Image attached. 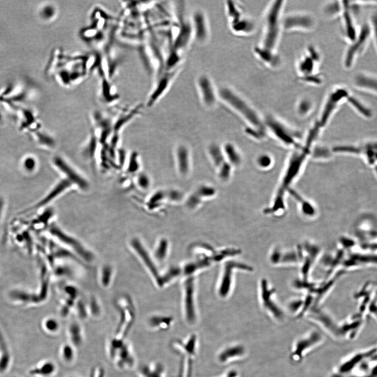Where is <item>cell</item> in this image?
I'll list each match as a JSON object with an SVG mask.
<instances>
[{
    "instance_id": "1",
    "label": "cell",
    "mask_w": 377,
    "mask_h": 377,
    "mask_svg": "<svg viewBox=\"0 0 377 377\" xmlns=\"http://www.w3.org/2000/svg\"><path fill=\"white\" fill-rule=\"evenodd\" d=\"M30 84H10L0 93V103L12 110L27 104L36 92L35 88Z\"/></svg>"
},
{
    "instance_id": "2",
    "label": "cell",
    "mask_w": 377,
    "mask_h": 377,
    "mask_svg": "<svg viewBox=\"0 0 377 377\" xmlns=\"http://www.w3.org/2000/svg\"><path fill=\"white\" fill-rule=\"evenodd\" d=\"M108 354L115 367L120 371H128L134 367L135 357L127 340L118 341L112 338L109 344Z\"/></svg>"
},
{
    "instance_id": "3",
    "label": "cell",
    "mask_w": 377,
    "mask_h": 377,
    "mask_svg": "<svg viewBox=\"0 0 377 377\" xmlns=\"http://www.w3.org/2000/svg\"><path fill=\"white\" fill-rule=\"evenodd\" d=\"M218 92L219 98L224 103L239 112L257 128H263L261 122L255 112L234 90L227 87H222L218 89Z\"/></svg>"
},
{
    "instance_id": "4",
    "label": "cell",
    "mask_w": 377,
    "mask_h": 377,
    "mask_svg": "<svg viewBox=\"0 0 377 377\" xmlns=\"http://www.w3.org/2000/svg\"><path fill=\"white\" fill-rule=\"evenodd\" d=\"M282 6L283 2H276L268 13L264 49L260 50L262 53L271 55V51L274 47L279 33V16Z\"/></svg>"
},
{
    "instance_id": "5",
    "label": "cell",
    "mask_w": 377,
    "mask_h": 377,
    "mask_svg": "<svg viewBox=\"0 0 377 377\" xmlns=\"http://www.w3.org/2000/svg\"><path fill=\"white\" fill-rule=\"evenodd\" d=\"M119 312V320L113 339L118 341H124L132 328L135 320V311L129 301L122 298L116 304Z\"/></svg>"
},
{
    "instance_id": "6",
    "label": "cell",
    "mask_w": 377,
    "mask_h": 377,
    "mask_svg": "<svg viewBox=\"0 0 377 377\" xmlns=\"http://www.w3.org/2000/svg\"><path fill=\"white\" fill-rule=\"evenodd\" d=\"M308 150H304L303 153H297L295 154L292 158L289 165L288 168L285 174L282 186L276 194L273 207L272 209L276 211L279 208L284 206V197L286 191L288 189L290 184L294 180L297 173H298L300 167L305 160L307 154Z\"/></svg>"
},
{
    "instance_id": "7",
    "label": "cell",
    "mask_w": 377,
    "mask_h": 377,
    "mask_svg": "<svg viewBox=\"0 0 377 377\" xmlns=\"http://www.w3.org/2000/svg\"><path fill=\"white\" fill-rule=\"evenodd\" d=\"M52 162L56 168L64 175V178L82 191L88 190L89 184L87 180L63 157L56 156Z\"/></svg>"
},
{
    "instance_id": "8",
    "label": "cell",
    "mask_w": 377,
    "mask_h": 377,
    "mask_svg": "<svg viewBox=\"0 0 377 377\" xmlns=\"http://www.w3.org/2000/svg\"><path fill=\"white\" fill-rule=\"evenodd\" d=\"M199 95L204 104L207 107H213L219 98L218 89L213 81L206 74L200 75L196 81Z\"/></svg>"
},
{
    "instance_id": "9",
    "label": "cell",
    "mask_w": 377,
    "mask_h": 377,
    "mask_svg": "<svg viewBox=\"0 0 377 377\" xmlns=\"http://www.w3.org/2000/svg\"><path fill=\"white\" fill-rule=\"evenodd\" d=\"M178 71L177 68L168 70L164 73L149 95L146 104L148 107L150 108L154 106L167 93L177 76Z\"/></svg>"
},
{
    "instance_id": "10",
    "label": "cell",
    "mask_w": 377,
    "mask_h": 377,
    "mask_svg": "<svg viewBox=\"0 0 377 377\" xmlns=\"http://www.w3.org/2000/svg\"><path fill=\"white\" fill-rule=\"evenodd\" d=\"M191 21L194 38L200 44L208 42L210 34V27L205 13L201 10L196 11Z\"/></svg>"
},
{
    "instance_id": "11",
    "label": "cell",
    "mask_w": 377,
    "mask_h": 377,
    "mask_svg": "<svg viewBox=\"0 0 377 377\" xmlns=\"http://www.w3.org/2000/svg\"><path fill=\"white\" fill-rule=\"evenodd\" d=\"M93 119L98 134L96 135L98 143L102 145L108 144L113 133V123L109 117L100 111H95Z\"/></svg>"
},
{
    "instance_id": "12",
    "label": "cell",
    "mask_w": 377,
    "mask_h": 377,
    "mask_svg": "<svg viewBox=\"0 0 377 377\" xmlns=\"http://www.w3.org/2000/svg\"><path fill=\"white\" fill-rule=\"evenodd\" d=\"M73 185L67 180L63 178L58 182L49 192L39 201L30 210L42 208L53 202Z\"/></svg>"
},
{
    "instance_id": "13",
    "label": "cell",
    "mask_w": 377,
    "mask_h": 377,
    "mask_svg": "<svg viewBox=\"0 0 377 377\" xmlns=\"http://www.w3.org/2000/svg\"><path fill=\"white\" fill-rule=\"evenodd\" d=\"M52 233L61 241L65 243L67 245L71 246L73 249L76 251V252L81 255L83 258L85 259L86 261L89 262L91 261L92 259V254L86 249L84 247L77 241L76 240H74L71 237L66 234L64 232H62L61 230L56 226L51 230Z\"/></svg>"
},
{
    "instance_id": "14",
    "label": "cell",
    "mask_w": 377,
    "mask_h": 377,
    "mask_svg": "<svg viewBox=\"0 0 377 377\" xmlns=\"http://www.w3.org/2000/svg\"><path fill=\"white\" fill-rule=\"evenodd\" d=\"M347 96H348V93L344 89L338 90L330 95L328 102L326 103L321 116L320 120V125L321 127H323L327 122H328L330 116L340 101Z\"/></svg>"
},
{
    "instance_id": "15",
    "label": "cell",
    "mask_w": 377,
    "mask_h": 377,
    "mask_svg": "<svg viewBox=\"0 0 377 377\" xmlns=\"http://www.w3.org/2000/svg\"><path fill=\"white\" fill-rule=\"evenodd\" d=\"M58 371L57 364L52 360L43 361L31 368L29 374L34 377H54Z\"/></svg>"
},
{
    "instance_id": "16",
    "label": "cell",
    "mask_w": 377,
    "mask_h": 377,
    "mask_svg": "<svg viewBox=\"0 0 377 377\" xmlns=\"http://www.w3.org/2000/svg\"><path fill=\"white\" fill-rule=\"evenodd\" d=\"M66 334L68 342L77 349L84 345L85 336L84 329L80 323L77 322H71L67 327Z\"/></svg>"
},
{
    "instance_id": "17",
    "label": "cell",
    "mask_w": 377,
    "mask_h": 377,
    "mask_svg": "<svg viewBox=\"0 0 377 377\" xmlns=\"http://www.w3.org/2000/svg\"><path fill=\"white\" fill-rule=\"evenodd\" d=\"M369 34L370 30L366 26L364 27L356 42L348 49L345 59V65L347 67H350L351 65L356 54L367 41Z\"/></svg>"
},
{
    "instance_id": "18",
    "label": "cell",
    "mask_w": 377,
    "mask_h": 377,
    "mask_svg": "<svg viewBox=\"0 0 377 377\" xmlns=\"http://www.w3.org/2000/svg\"><path fill=\"white\" fill-rule=\"evenodd\" d=\"M143 106L138 105L130 110L122 112L113 123V133L119 134L121 129L141 112Z\"/></svg>"
},
{
    "instance_id": "19",
    "label": "cell",
    "mask_w": 377,
    "mask_h": 377,
    "mask_svg": "<svg viewBox=\"0 0 377 377\" xmlns=\"http://www.w3.org/2000/svg\"><path fill=\"white\" fill-rule=\"evenodd\" d=\"M99 144L97 137L94 129L91 130L89 140L82 150L83 156L92 163H94L97 145Z\"/></svg>"
},
{
    "instance_id": "20",
    "label": "cell",
    "mask_w": 377,
    "mask_h": 377,
    "mask_svg": "<svg viewBox=\"0 0 377 377\" xmlns=\"http://www.w3.org/2000/svg\"><path fill=\"white\" fill-rule=\"evenodd\" d=\"M59 10L56 4L47 3L43 4L39 9L38 16L44 22L51 23L55 21L58 16Z\"/></svg>"
},
{
    "instance_id": "21",
    "label": "cell",
    "mask_w": 377,
    "mask_h": 377,
    "mask_svg": "<svg viewBox=\"0 0 377 377\" xmlns=\"http://www.w3.org/2000/svg\"><path fill=\"white\" fill-rule=\"evenodd\" d=\"M77 349L69 342L62 344L59 350V356L62 362L66 365H72L76 360Z\"/></svg>"
},
{
    "instance_id": "22",
    "label": "cell",
    "mask_w": 377,
    "mask_h": 377,
    "mask_svg": "<svg viewBox=\"0 0 377 377\" xmlns=\"http://www.w3.org/2000/svg\"><path fill=\"white\" fill-rule=\"evenodd\" d=\"M244 352L242 347L235 346L224 349L219 354V360L221 364L227 363L243 355Z\"/></svg>"
},
{
    "instance_id": "23",
    "label": "cell",
    "mask_w": 377,
    "mask_h": 377,
    "mask_svg": "<svg viewBox=\"0 0 377 377\" xmlns=\"http://www.w3.org/2000/svg\"><path fill=\"white\" fill-rule=\"evenodd\" d=\"M312 22L311 19L306 16H294L288 18L285 21L286 28H309L311 27Z\"/></svg>"
},
{
    "instance_id": "24",
    "label": "cell",
    "mask_w": 377,
    "mask_h": 377,
    "mask_svg": "<svg viewBox=\"0 0 377 377\" xmlns=\"http://www.w3.org/2000/svg\"><path fill=\"white\" fill-rule=\"evenodd\" d=\"M140 377H163L164 370L159 364L143 365L138 371Z\"/></svg>"
},
{
    "instance_id": "25",
    "label": "cell",
    "mask_w": 377,
    "mask_h": 377,
    "mask_svg": "<svg viewBox=\"0 0 377 377\" xmlns=\"http://www.w3.org/2000/svg\"><path fill=\"white\" fill-rule=\"evenodd\" d=\"M42 328L43 331L47 335L55 336L60 332L61 324L56 319L49 317L45 319L43 321Z\"/></svg>"
},
{
    "instance_id": "26",
    "label": "cell",
    "mask_w": 377,
    "mask_h": 377,
    "mask_svg": "<svg viewBox=\"0 0 377 377\" xmlns=\"http://www.w3.org/2000/svg\"><path fill=\"white\" fill-rule=\"evenodd\" d=\"M188 150L184 146L179 147L177 150L178 165L180 172L187 174L189 169V157Z\"/></svg>"
},
{
    "instance_id": "27",
    "label": "cell",
    "mask_w": 377,
    "mask_h": 377,
    "mask_svg": "<svg viewBox=\"0 0 377 377\" xmlns=\"http://www.w3.org/2000/svg\"><path fill=\"white\" fill-rule=\"evenodd\" d=\"M269 123L271 129L281 139L289 144L293 143L294 141L291 134L290 133L289 134V133L286 131L287 130L283 125L273 120H270Z\"/></svg>"
},
{
    "instance_id": "28",
    "label": "cell",
    "mask_w": 377,
    "mask_h": 377,
    "mask_svg": "<svg viewBox=\"0 0 377 377\" xmlns=\"http://www.w3.org/2000/svg\"><path fill=\"white\" fill-rule=\"evenodd\" d=\"M35 137L38 143L47 148L53 149L56 146V141L51 135L43 132L36 131L35 132Z\"/></svg>"
},
{
    "instance_id": "29",
    "label": "cell",
    "mask_w": 377,
    "mask_h": 377,
    "mask_svg": "<svg viewBox=\"0 0 377 377\" xmlns=\"http://www.w3.org/2000/svg\"><path fill=\"white\" fill-rule=\"evenodd\" d=\"M356 84L358 86L377 92V79L361 75L357 77Z\"/></svg>"
},
{
    "instance_id": "30",
    "label": "cell",
    "mask_w": 377,
    "mask_h": 377,
    "mask_svg": "<svg viewBox=\"0 0 377 377\" xmlns=\"http://www.w3.org/2000/svg\"><path fill=\"white\" fill-rule=\"evenodd\" d=\"M209 152L216 166L221 167L225 163L222 152L217 146L215 145L211 146L209 149Z\"/></svg>"
},
{
    "instance_id": "31",
    "label": "cell",
    "mask_w": 377,
    "mask_h": 377,
    "mask_svg": "<svg viewBox=\"0 0 377 377\" xmlns=\"http://www.w3.org/2000/svg\"><path fill=\"white\" fill-rule=\"evenodd\" d=\"M344 18L347 33L349 38L351 40H354L356 38L355 29L353 27V22H352V19L349 14V12L348 9H347V6L345 7Z\"/></svg>"
},
{
    "instance_id": "32",
    "label": "cell",
    "mask_w": 377,
    "mask_h": 377,
    "mask_svg": "<svg viewBox=\"0 0 377 377\" xmlns=\"http://www.w3.org/2000/svg\"><path fill=\"white\" fill-rule=\"evenodd\" d=\"M225 152L232 164L239 165L240 162V157L234 147L230 144L226 145Z\"/></svg>"
},
{
    "instance_id": "33",
    "label": "cell",
    "mask_w": 377,
    "mask_h": 377,
    "mask_svg": "<svg viewBox=\"0 0 377 377\" xmlns=\"http://www.w3.org/2000/svg\"><path fill=\"white\" fill-rule=\"evenodd\" d=\"M140 169V163L138 162V155L136 152H133L129 160L127 172L129 174H133Z\"/></svg>"
},
{
    "instance_id": "34",
    "label": "cell",
    "mask_w": 377,
    "mask_h": 377,
    "mask_svg": "<svg viewBox=\"0 0 377 377\" xmlns=\"http://www.w3.org/2000/svg\"><path fill=\"white\" fill-rule=\"evenodd\" d=\"M349 102L357 109L363 115L366 117H370L371 115L369 110L365 107L362 104L359 102L358 100L354 97H348Z\"/></svg>"
},
{
    "instance_id": "35",
    "label": "cell",
    "mask_w": 377,
    "mask_h": 377,
    "mask_svg": "<svg viewBox=\"0 0 377 377\" xmlns=\"http://www.w3.org/2000/svg\"><path fill=\"white\" fill-rule=\"evenodd\" d=\"M23 168L28 172H33L37 167V162L35 158L29 156L23 161Z\"/></svg>"
},
{
    "instance_id": "36",
    "label": "cell",
    "mask_w": 377,
    "mask_h": 377,
    "mask_svg": "<svg viewBox=\"0 0 377 377\" xmlns=\"http://www.w3.org/2000/svg\"><path fill=\"white\" fill-rule=\"evenodd\" d=\"M220 168V177L222 180H228L230 176L231 168L230 165L225 163Z\"/></svg>"
},
{
    "instance_id": "37",
    "label": "cell",
    "mask_w": 377,
    "mask_h": 377,
    "mask_svg": "<svg viewBox=\"0 0 377 377\" xmlns=\"http://www.w3.org/2000/svg\"><path fill=\"white\" fill-rule=\"evenodd\" d=\"M137 184L142 189H147L150 186V182L146 174L141 173L138 175L137 178Z\"/></svg>"
},
{
    "instance_id": "38",
    "label": "cell",
    "mask_w": 377,
    "mask_h": 377,
    "mask_svg": "<svg viewBox=\"0 0 377 377\" xmlns=\"http://www.w3.org/2000/svg\"><path fill=\"white\" fill-rule=\"evenodd\" d=\"M105 368L102 366L96 365L92 369L90 377H105Z\"/></svg>"
},
{
    "instance_id": "39",
    "label": "cell",
    "mask_w": 377,
    "mask_h": 377,
    "mask_svg": "<svg viewBox=\"0 0 377 377\" xmlns=\"http://www.w3.org/2000/svg\"><path fill=\"white\" fill-rule=\"evenodd\" d=\"M199 196L210 197L215 194V190L213 188L208 187H201L197 191Z\"/></svg>"
},
{
    "instance_id": "40",
    "label": "cell",
    "mask_w": 377,
    "mask_h": 377,
    "mask_svg": "<svg viewBox=\"0 0 377 377\" xmlns=\"http://www.w3.org/2000/svg\"><path fill=\"white\" fill-rule=\"evenodd\" d=\"M336 152H348L359 153L361 152L360 149L354 147H338L334 149Z\"/></svg>"
},
{
    "instance_id": "41",
    "label": "cell",
    "mask_w": 377,
    "mask_h": 377,
    "mask_svg": "<svg viewBox=\"0 0 377 377\" xmlns=\"http://www.w3.org/2000/svg\"><path fill=\"white\" fill-rule=\"evenodd\" d=\"M313 64L310 59H306L301 64L300 68L301 70L305 73H310L312 69Z\"/></svg>"
},
{
    "instance_id": "42",
    "label": "cell",
    "mask_w": 377,
    "mask_h": 377,
    "mask_svg": "<svg viewBox=\"0 0 377 377\" xmlns=\"http://www.w3.org/2000/svg\"><path fill=\"white\" fill-rule=\"evenodd\" d=\"M373 26L375 33V37L376 39V42L377 44V15L373 16Z\"/></svg>"
},
{
    "instance_id": "43",
    "label": "cell",
    "mask_w": 377,
    "mask_h": 377,
    "mask_svg": "<svg viewBox=\"0 0 377 377\" xmlns=\"http://www.w3.org/2000/svg\"><path fill=\"white\" fill-rule=\"evenodd\" d=\"M269 164V159L267 157H263L261 160V164L263 166L268 165Z\"/></svg>"
},
{
    "instance_id": "44",
    "label": "cell",
    "mask_w": 377,
    "mask_h": 377,
    "mask_svg": "<svg viewBox=\"0 0 377 377\" xmlns=\"http://www.w3.org/2000/svg\"><path fill=\"white\" fill-rule=\"evenodd\" d=\"M4 201L2 197H0V213H2L4 207Z\"/></svg>"
},
{
    "instance_id": "45",
    "label": "cell",
    "mask_w": 377,
    "mask_h": 377,
    "mask_svg": "<svg viewBox=\"0 0 377 377\" xmlns=\"http://www.w3.org/2000/svg\"><path fill=\"white\" fill-rule=\"evenodd\" d=\"M225 377H237V375L234 372H231L227 376H225Z\"/></svg>"
},
{
    "instance_id": "46",
    "label": "cell",
    "mask_w": 377,
    "mask_h": 377,
    "mask_svg": "<svg viewBox=\"0 0 377 377\" xmlns=\"http://www.w3.org/2000/svg\"><path fill=\"white\" fill-rule=\"evenodd\" d=\"M2 118H3V116H2L1 110H0V121L2 120Z\"/></svg>"
},
{
    "instance_id": "47",
    "label": "cell",
    "mask_w": 377,
    "mask_h": 377,
    "mask_svg": "<svg viewBox=\"0 0 377 377\" xmlns=\"http://www.w3.org/2000/svg\"><path fill=\"white\" fill-rule=\"evenodd\" d=\"M69 377H78V376H69Z\"/></svg>"
},
{
    "instance_id": "48",
    "label": "cell",
    "mask_w": 377,
    "mask_h": 377,
    "mask_svg": "<svg viewBox=\"0 0 377 377\" xmlns=\"http://www.w3.org/2000/svg\"><path fill=\"white\" fill-rule=\"evenodd\" d=\"M375 157L377 158V154L375 155Z\"/></svg>"
},
{
    "instance_id": "49",
    "label": "cell",
    "mask_w": 377,
    "mask_h": 377,
    "mask_svg": "<svg viewBox=\"0 0 377 377\" xmlns=\"http://www.w3.org/2000/svg\"><path fill=\"white\" fill-rule=\"evenodd\" d=\"M375 169H376V172H377V167H376V168H375Z\"/></svg>"
}]
</instances>
